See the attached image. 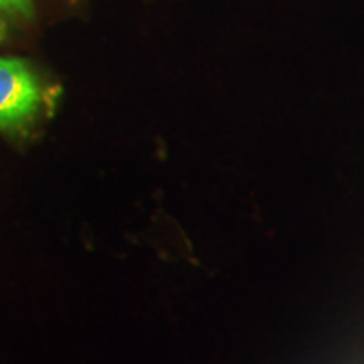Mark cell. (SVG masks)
<instances>
[{
    "label": "cell",
    "mask_w": 364,
    "mask_h": 364,
    "mask_svg": "<svg viewBox=\"0 0 364 364\" xmlns=\"http://www.w3.org/2000/svg\"><path fill=\"white\" fill-rule=\"evenodd\" d=\"M41 88L19 59L0 58V127L21 124L38 110Z\"/></svg>",
    "instance_id": "6da1fadb"
},
{
    "label": "cell",
    "mask_w": 364,
    "mask_h": 364,
    "mask_svg": "<svg viewBox=\"0 0 364 364\" xmlns=\"http://www.w3.org/2000/svg\"><path fill=\"white\" fill-rule=\"evenodd\" d=\"M0 11L17 14L22 17H31L34 12L33 0H0Z\"/></svg>",
    "instance_id": "7a4b0ae2"
},
{
    "label": "cell",
    "mask_w": 364,
    "mask_h": 364,
    "mask_svg": "<svg viewBox=\"0 0 364 364\" xmlns=\"http://www.w3.org/2000/svg\"><path fill=\"white\" fill-rule=\"evenodd\" d=\"M4 33H6V26H4V22H2V19H0V39H2V36H4Z\"/></svg>",
    "instance_id": "3957f363"
}]
</instances>
